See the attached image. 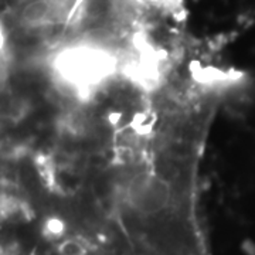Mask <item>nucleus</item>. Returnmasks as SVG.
I'll list each match as a JSON object with an SVG mask.
<instances>
[{
    "mask_svg": "<svg viewBox=\"0 0 255 255\" xmlns=\"http://www.w3.org/2000/svg\"><path fill=\"white\" fill-rule=\"evenodd\" d=\"M0 255H80L68 244L37 236H0Z\"/></svg>",
    "mask_w": 255,
    "mask_h": 255,
    "instance_id": "f257e3e1",
    "label": "nucleus"
}]
</instances>
